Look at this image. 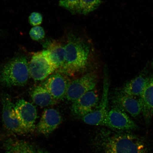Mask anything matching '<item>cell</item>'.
<instances>
[{
	"label": "cell",
	"instance_id": "obj_22",
	"mask_svg": "<svg viewBox=\"0 0 153 153\" xmlns=\"http://www.w3.org/2000/svg\"><path fill=\"white\" fill-rule=\"evenodd\" d=\"M29 22L31 25L36 26L39 25L43 21V16L40 13L34 12L31 13L28 18Z\"/></svg>",
	"mask_w": 153,
	"mask_h": 153
},
{
	"label": "cell",
	"instance_id": "obj_10",
	"mask_svg": "<svg viewBox=\"0 0 153 153\" xmlns=\"http://www.w3.org/2000/svg\"><path fill=\"white\" fill-rule=\"evenodd\" d=\"M14 110L17 117L24 127L30 132L33 131L37 117L36 107L24 99H20L15 104Z\"/></svg>",
	"mask_w": 153,
	"mask_h": 153
},
{
	"label": "cell",
	"instance_id": "obj_1",
	"mask_svg": "<svg viewBox=\"0 0 153 153\" xmlns=\"http://www.w3.org/2000/svg\"><path fill=\"white\" fill-rule=\"evenodd\" d=\"M64 40L62 42L65 52V62L58 72L72 76L84 71L94 51L91 40L74 31L67 33Z\"/></svg>",
	"mask_w": 153,
	"mask_h": 153
},
{
	"label": "cell",
	"instance_id": "obj_9",
	"mask_svg": "<svg viewBox=\"0 0 153 153\" xmlns=\"http://www.w3.org/2000/svg\"><path fill=\"white\" fill-rule=\"evenodd\" d=\"M98 102V95L94 90L88 92L72 102V114L82 118L93 112L96 108Z\"/></svg>",
	"mask_w": 153,
	"mask_h": 153
},
{
	"label": "cell",
	"instance_id": "obj_13",
	"mask_svg": "<svg viewBox=\"0 0 153 153\" xmlns=\"http://www.w3.org/2000/svg\"><path fill=\"white\" fill-rule=\"evenodd\" d=\"M62 121V116L58 111L53 108L46 109L36 128L39 133L48 136L59 127Z\"/></svg>",
	"mask_w": 153,
	"mask_h": 153
},
{
	"label": "cell",
	"instance_id": "obj_19",
	"mask_svg": "<svg viewBox=\"0 0 153 153\" xmlns=\"http://www.w3.org/2000/svg\"><path fill=\"white\" fill-rule=\"evenodd\" d=\"M59 4L72 14H81V0H59Z\"/></svg>",
	"mask_w": 153,
	"mask_h": 153
},
{
	"label": "cell",
	"instance_id": "obj_4",
	"mask_svg": "<svg viewBox=\"0 0 153 153\" xmlns=\"http://www.w3.org/2000/svg\"><path fill=\"white\" fill-rule=\"evenodd\" d=\"M102 97L96 108L92 112L81 119L86 124L93 126H105L108 110V94L110 82L108 72L104 71Z\"/></svg>",
	"mask_w": 153,
	"mask_h": 153
},
{
	"label": "cell",
	"instance_id": "obj_20",
	"mask_svg": "<svg viewBox=\"0 0 153 153\" xmlns=\"http://www.w3.org/2000/svg\"><path fill=\"white\" fill-rule=\"evenodd\" d=\"M101 3V0H81V14H89L98 8Z\"/></svg>",
	"mask_w": 153,
	"mask_h": 153
},
{
	"label": "cell",
	"instance_id": "obj_7",
	"mask_svg": "<svg viewBox=\"0 0 153 153\" xmlns=\"http://www.w3.org/2000/svg\"><path fill=\"white\" fill-rule=\"evenodd\" d=\"M97 82V74L94 73L74 80L69 83L65 97L73 102L88 92L94 90Z\"/></svg>",
	"mask_w": 153,
	"mask_h": 153
},
{
	"label": "cell",
	"instance_id": "obj_24",
	"mask_svg": "<svg viewBox=\"0 0 153 153\" xmlns=\"http://www.w3.org/2000/svg\"><path fill=\"white\" fill-rule=\"evenodd\" d=\"M45 153H50L49 152H47V151L45 150Z\"/></svg>",
	"mask_w": 153,
	"mask_h": 153
},
{
	"label": "cell",
	"instance_id": "obj_14",
	"mask_svg": "<svg viewBox=\"0 0 153 153\" xmlns=\"http://www.w3.org/2000/svg\"><path fill=\"white\" fill-rule=\"evenodd\" d=\"M45 54L56 71H59L64 65L65 57L64 44L62 41L53 40L45 50Z\"/></svg>",
	"mask_w": 153,
	"mask_h": 153
},
{
	"label": "cell",
	"instance_id": "obj_17",
	"mask_svg": "<svg viewBox=\"0 0 153 153\" xmlns=\"http://www.w3.org/2000/svg\"><path fill=\"white\" fill-rule=\"evenodd\" d=\"M5 153H36L33 145L25 141L14 138L7 140L4 143Z\"/></svg>",
	"mask_w": 153,
	"mask_h": 153
},
{
	"label": "cell",
	"instance_id": "obj_2",
	"mask_svg": "<svg viewBox=\"0 0 153 153\" xmlns=\"http://www.w3.org/2000/svg\"><path fill=\"white\" fill-rule=\"evenodd\" d=\"M97 139V145L102 153H148L144 139L127 133L105 134Z\"/></svg>",
	"mask_w": 153,
	"mask_h": 153
},
{
	"label": "cell",
	"instance_id": "obj_15",
	"mask_svg": "<svg viewBox=\"0 0 153 153\" xmlns=\"http://www.w3.org/2000/svg\"><path fill=\"white\" fill-rule=\"evenodd\" d=\"M140 97L142 105L141 113L148 125L153 116V76L150 78L146 88Z\"/></svg>",
	"mask_w": 153,
	"mask_h": 153
},
{
	"label": "cell",
	"instance_id": "obj_5",
	"mask_svg": "<svg viewBox=\"0 0 153 153\" xmlns=\"http://www.w3.org/2000/svg\"><path fill=\"white\" fill-rule=\"evenodd\" d=\"M28 68L30 75L36 81L47 79L56 71L48 59L45 50L33 53L28 64Z\"/></svg>",
	"mask_w": 153,
	"mask_h": 153
},
{
	"label": "cell",
	"instance_id": "obj_16",
	"mask_svg": "<svg viewBox=\"0 0 153 153\" xmlns=\"http://www.w3.org/2000/svg\"><path fill=\"white\" fill-rule=\"evenodd\" d=\"M150 78L141 74L124 85L121 91L126 94L140 97L144 91Z\"/></svg>",
	"mask_w": 153,
	"mask_h": 153
},
{
	"label": "cell",
	"instance_id": "obj_12",
	"mask_svg": "<svg viewBox=\"0 0 153 153\" xmlns=\"http://www.w3.org/2000/svg\"><path fill=\"white\" fill-rule=\"evenodd\" d=\"M113 102L114 106L127 112L134 117L138 116L142 112L140 97L126 94L121 91L115 93Z\"/></svg>",
	"mask_w": 153,
	"mask_h": 153
},
{
	"label": "cell",
	"instance_id": "obj_8",
	"mask_svg": "<svg viewBox=\"0 0 153 153\" xmlns=\"http://www.w3.org/2000/svg\"><path fill=\"white\" fill-rule=\"evenodd\" d=\"M105 126L120 131H133L138 128L124 111L115 106L109 111Z\"/></svg>",
	"mask_w": 153,
	"mask_h": 153
},
{
	"label": "cell",
	"instance_id": "obj_3",
	"mask_svg": "<svg viewBox=\"0 0 153 153\" xmlns=\"http://www.w3.org/2000/svg\"><path fill=\"white\" fill-rule=\"evenodd\" d=\"M29 75L26 57H15L0 70V84L7 87H22L27 83Z\"/></svg>",
	"mask_w": 153,
	"mask_h": 153
},
{
	"label": "cell",
	"instance_id": "obj_11",
	"mask_svg": "<svg viewBox=\"0 0 153 153\" xmlns=\"http://www.w3.org/2000/svg\"><path fill=\"white\" fill-rule=\"evenodd\" d=\"M65 74L57 71L46 79L42 85L49 92L55 100H62L66 97L70 82Z\"/></svg>",
	"mask_w": 153,
	"mask_h": 153
},
{
	"label": "cell",
	"instance_id": "obj_6",
	"mask_svg": "<svg viewBox=\"0 0 153 153\" xmlns=\"http://www.w3.org/2000/svg\"><path fill=\"white\" fill-rule=\"evenodd\" d=\"M1 103L3 122L6 128L18 135H25L30 133L17 117L14 110L15 104L12 102L10 96L7 94H3Z\"/></svg>",
	"mask_w": 153,
	"mask_h": 153
},
{
	"label": "cell",
	"instance_id": "obj_21",
	"mask_svg": "<svg viewBox=\"0 0 153 153\" xmlns=\"http://www.w3.org/2000/svg\"><path fill=\"white\" fill-rule=\"evenodd\" d=\"M29 34L32 39L38 41L45 38V32L42 27L38 26L32 27L30 30Z\"/></svg>",
	"mask_w": 153,
	"mask_h": 153
},
{
	"label": "cell",
	"instance_id": "obj_23",
	"mask_svg": "<svg viewBox=\"0 0 153 153\" xmlns=\"http://www.w3.org/2000/svg\"><path fill=\"white\" fill-rule=\"evenodd\" d=\"M36 153H45V150H41V149H38L36 151Z\"/></svg>",
	"mask_w": 153,
	"mask_h": 153
},
{
	"label": "cell",
	"instance_id": "obj_18",
	"mask_svg": "<svg viewBox=\"0 0 153 153\" xmlns=\"http://www.w3.org/2000/svg\"><path fill=\"white\" fill-rule=\"evenodd\" d=\"M32 100L41 107H47L56 104L57 101L42 85L33 88L30 92Z\"/></svg>",
	"mask_w": 153,
	"mask_h": 153
}]
</instances>
